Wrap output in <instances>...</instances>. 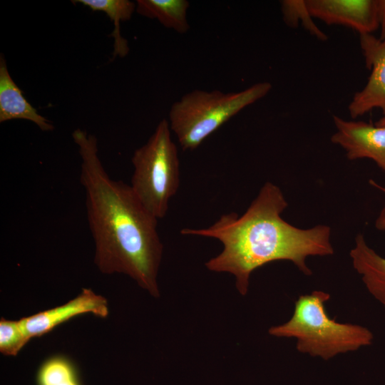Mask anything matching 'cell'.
Wrapping results in <instances>:
<instances>
[{
  "mask_svg": "<svg viewBox=\"0 0 385 385\" xmlns=\"http://www.w3.org/2000/svg\"><path fill=\"white\" fill-rule=\"evenodd\" d=\"M287 205L280 188L267 182L242 215L224 214L207 227L184 228L180 233L221 242L222 251L205 267L212 272L232 274L237 289L245 295L252 272L265 264L289 260L302 273L311 275L305 262L307 257L334 254L330 227L319 225L301 229L292 225L281 217Z\"/></svg>",
  "mask_w": 385,
  "mask_h": 385,
  "instance_id": "obj_2",
  "label": "cell"
},
{
  "mask_svg": "<svg viewBox=\"0 0 385 385\" xmlns=\"http://www.w3.org/2000/svg\"><path fill=\"white\" fill-rule=\"evenodd\" d=\"M349 255L367 290L385 308V258L367 245L361 234L356 235Z\"/></svg>",
  "mask_w": 385,
  "mask_h": 385,
  "instance_id": "obj_11",
  "label": "cell"
},
{
  "mask_svg": "<svg viewBox=\"0 0 385 385\" xmlns=\"http://www.w3.org/2000/svg\"><path fill=\"white\" fill-rule=\"evenodd\" d=\"M369 183L385 193V187L378 185L376 182L370 180ZM375 227L379 230H385V206L379 212L375 221Z\"/></svg>",
  "mask_w": 385,
  "mask_h": 385,
  "instance_id": "obj_18",
  "label": "cell"
},
{
  "mask_svg": "<svg viewBox=\"0 0 385 385\" xmlns=\"http://www.w3.org/2000/svg\"><path fill=\"white\" fill-rule=\"evenodd\" d=\"M313 18L372 34L379 28L376 0H305Z\"/></svg>",
  "mask_w": 385,
  "mask_h": 385,
  "instance_id": "obj_8",
  "label": "cell"
},
{
  "mask_svg": "<svg viewBox=\"0 0 385 385\" xmlns=\"http://www.w3.org/2000/svg\"><path fill=\"white\" fill-rule=\"evenodd\" d=\"M337 131L331 141L341 146L348 159L369 158L385 171V126L333 116Z\"/></svg>",
  "mask_w": 385,
  "mask_h": 385,
  "instance_id": "obj_7",
  "label": "cell"
},
{
  "mask_svg": "<svg viewBox=\"0 0 385 385\" xmlns=\"http://www.w3.org/2000/svg\"><path fill=\"white\" fill-rule=\"evenodd\" d=\"M136 12L145 17L157 19L163 26L180 34L188 32L190 25L187 0H138Z\"/></svg>",
  "mask_w": 385,
  "mask_h": 385,
  "instance_id": "obj_12",
  "label": "cell"
},
{
  "mask_svg": "<svg viewBox=\"0 0 385 385\" xmlns=\"http://www.w3.org/2000/svg\"><path fill=\"white\" fill-rule=\"evenodd\" d=\"M81 157L80 182L85 189L86 210L94 245V262L103 274H125L153 297L163 245L153 216L130 185L112 179L100 158L97 138L77 128L72 133Z\"/></svg>",
  "mask_w": 385,
  "mask_h": 385,
  "instance_id": "obj_1",
  "label": "cell"
},
{
  "mask_svg": "<svg viewBox=\"0 0 385 385\" xmlns=\"http://www.w3.org/2000/svg\"><path fill=\"white\" fill-rule=\"evenodd\" d=\"M105 318L108 315L106 299L91 289L83 288L75 298L64 304L21 318L19 322L27 337H41L72 317L83 314Z\"/></svg>",
  "mask_w": 385,
  "mask_h": 385,
  "instance_id": "obj_9",
  "label": "cell"
},
{
  "mask_svg": "<svg viewBox=\"0 0 385 385\" xmlns=\"http://www.w3.org/2000/svg\"><path fill=\"white\" fill-rule=\"evenodd\" d=\"M376 125L385 126V116H382L378 121L375 123Z\"/></svg>",
  "mask_w": 385,
  "mask_h": 385,
  "instance_id": "obj_19",
  "label": "cell"
},
{
  "mask_svg": "<svg viewBox=\"0 0 385 385\" xmlns=\"http://www.w3.org/2000/svg\"><path fill=\"white\" fill-rule=\"evenodd\" d=\"M72 2L81 4L93 11L104 12L113 22L114 29L111 34L114 38L113 58L124 57L128 53V41L120 33V22L130 19L136 9L135 3L129 0H76Z\"/></svg>",
  "mask_w": 385,
  "mask_h": 385,
  "instance_id": "obj_13",
  "label": "cell"
},
{
  "mask_svg": "<svg viewBox=\"0 0 385 385\" xmlns=\"http://www.w3.org/2000/svg\"><path fill=\"white\" fill-rule=\"evenodd\" d=\"M269 82H259L239 92L193 90L171 106L168 123L183 150H192L231 118L267 96Z\"/></svg>",
  "mask_w": 385,
  "mask_h": 385,
  "instance_id": "obj_4",
  "label": "cell"
},
{
  "mask_svg": "<svg viewBox=\"0 0 385 385\" xmlns=\"http://www.w3.org/2000/svg\"><path fill=\"white\" fill-rule=\"evenodd\" d=\"M131 161L133 192L153 216L164 217L180 185L178 148L168 120L159 122L148 141L134 151Z\"/></svg>",
  "mask_w": 385,
  "mask_h": 385,
  "instance_id": "obj_5",
  "label": "cell"
},
{
  "mask_svg": "<svg viewBox=\"0 0 385 385\" xmlns=\"http://www.w3.org/2000/svg\"><path fill=\"white\" fill-rule=\"evenodd\" d=\"M366 66L371 71L365 86L356 92L348 109L353 118L379 108L385 116V39L372 34L359 35Z\"/></svg>",
  "mask_w": 385,
  "mask_h": 385,
  "instance_id": "obj_6",
  "label": "cell"
},
{
  "mask_svg": "<svg viewBox=\"0 0 385 385\" xmlns=\"http://www.w3.org/2000/svg\"><path fill=\"white\" fill-rule=\"evenodd\" d=\"M280 4L283 20L287 25L297 27L301 23L307 31L318 39H327V36L314 22L305 0H284Z\"/></svg>",
  "mask_w": 385,
  "mask_h": 385,
  "instance_id": "obj_15",
  "label": "cell"
},
{
  "mask_svg": "<svg viewBox=\"0 0 385 385\" xmlns=\"http://www.w3.org/2000/svg\"><path fill=\"white\" fill-rule=\"evenodd\" d=\"M30 339L19 320H0V351L6 356H16Z\"/></svg>",
  "mask_w": 385,
  "mask_h": 385,
  "instance_id": "obj_16",
  "label": "cell"
},
{
  "mask_svg": "<svg viewBox=\"0 0 385 385\" xmlns=\"http://www.w3.org/2000/svg\"><path fill=\"white\" fill-rule=\"evenodd\" d=\"M329 298V293L321 290L300 295L290 319L270 327L269 334L294 338L298 351L324 360L370 345L374 336L369 329L358 324L337 322L328 316L324 304Z\"/></svg>",
  "mask_w": 385,
  "mask_h": 385,
  "instance_id": "obj_3",
  "label": "cell"
},
{
  "mask_svg": "<svg viewBox=\"0 0 385 385\" xmlns=\"http://www.w3.org/2000/svg\"><path fill=\"white\" fill-rule=\"evenodd\" d=\"M14 119L33 122L43 131H51L53 124L40 115L24 97L12 79L4 58L0 55V123Z\"/></svg>",
  "mask_w": 385,
  "mask_h": 385,
  "instance_id": "obj_10",
  "label": "cell"
},
{
  "mask_svg": "<svg viewBox=\"0 0 385 385\" xmlns=\"http://www.w3.org/2000/svg\"><path fill=\"white\" fill-rule=\"evenodd\" d=\"M37 385H81L73 362L63 355H55L43 361L36 376Z\"/></svg>",
  "mask_w": 385,
  "mask_h": 385,
  "instance_id": "obj_14",
  "label": "cell"
},
{
  "mask_svg": "<svg viewBox=\"0 0 385 385\" xmlns=\"http://www.w3.org/2000/svg\"><path fill=\"white\" fill-rule=\"evenodd\" d=\"M379 27L381 28L380 39H385V0H376Z\"/></svg>",
  "mask_w": 385,
  "mask_h": 385,
  "instance_id": "obj_17",
  "label": "cell"
}]
</instances>
